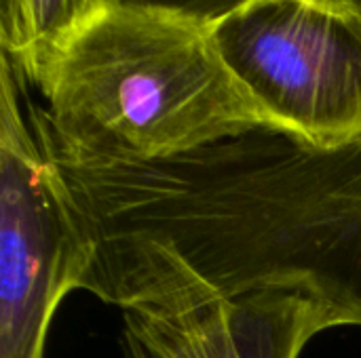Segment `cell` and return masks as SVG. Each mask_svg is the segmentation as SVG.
<instances>
[{
  "mask_svg": "<svg viewBox=\"0 0 361 358\" xmlns=\"http://www.w3.org/2000/svg\"><path fill=\"white\" fill-rule=\"evenodd\" d=\"M40 146L91 247L82 291L118 308L180 285L286 291L361 327V137L313 148L258 129L148 165Z\"/></svg>",
  "mask_w": 361,
  "mask_h": 358,
  "instance_id": "obj_1",
  "label": "cell"
},
{
  "mask_svg": "<svg viewBox=\"0 0 361 358\" xmlns=\"http://www.w3.org/2000/svg\"><path fill=\"white\" fill-rule=\"evenodd\" d=\"M25 99L36 137L63 154L127 165L267 129L226 68L212 15L150 0H108Z\"/></svg>",
  "mask_w": 361,
  "mask_h": 358,
  "instance_id": "obj_2",
  "label": "cell"
},
{
  "mask_svg": "<svg viewBox=\"0 0 361 358\" xmlns=\"http://www.w3.org/2000/svg\"><path fill=\"white\" fill-rule=\"evenodd\" d=\"M214 42L264 127L313 148L361 137V23L311 0H237Z\"/></svg>",
  "mask_w": 361,
  "mask_h": 358,
  "instance_id": "obj_3",
  "label": "cell"
},
{
  "mask_svg": "<svg viewBox=\"0 0 361 358\" xmlns=\"http://www.w3.org/2000/svg\"><path fill=\"white\" fill-rule=\"evenodd\" d=\"M0 358H44L51 321L82 287L91 247L36 139L27 80L0 55Z\"/></svg>",
  "mask_w": 361,
  "mask_h": 358,
  "instance_id": "obj_4",
  "label": "cell"
},
{
  "mask_svg": "<svg viewBox=\"0 0 361 358\" xmlns=\"http://www.w3.org/2000/svg\"><path fill=\"white\" fill-rule=\"evenodd\" d=\"M123 319L167 358H298L328 312L286 291L222 298L195 285L150 291L121 308Z\"/></svg>",
  "mask_w": 361,
  "mask_h": 358,
  "instance_id": "obj_5",
  "label": "cell"
},
{
  "mask_svg": "<svg viewBox=\"0 0 361 358\" xmlns=\"http://www.w3.org/2000/svg\"><path fill=\"white\" fill-rule=\"evenodd\" d=\"M108 0H2L0 44L34 87L61 46L95 19Z\"/></svg>",
  "mask_w": 361,
  "mask_h": 358,
  "instance_id": "obj_6",
  "label": "cell"
},
{
  "mask_svg": "<svg viewBox=\"0 0 361 358\" xmlns=\"http://www.w3.org/2000/svg\"><path fill=\"white\" fill-rule=\"evenodd\" d=\"M123 352L125 358H167L152 340H148L135 325L127 321L123 329Z\"/></svg>",
  "mask_w": 361,
  "mask_h": 358,
  "instance_id": "obj_7",
  "label": "cell"
},
{
  "mask_svg": "<svg viewBox=\"0 0 361 358\" xmlns=\"http://www.w3.org/2000/svg\"><path fill=\"white\" fill-rule=\"evenodd\" d=\"M150 2H163V4H173L182 8H190L203 15H218L220 11L228 8L237 0H150Z\"/></svg>",
  "mask_w": 361,
  "mask_h": 358,
  "instance_id": "obj_8",
  "label": "cell"
},
{
  "mask_svg": "<svg viewBox=\"0 0 361 358\" xmlns=\"http://www.w3.org/2000/svg\"><path fill=\"white\" fill-rule=\"evenodd\" d=\"M311 2H315L319 6H326V8H332L336 13L353 17V0H311Z\"/></svg>",
  "mask_w": 361,
  "mask_h": 358,
  "instance_id": "obj_9",
  "label": "cell"
},
{
  "mask_svg": "<svg viewBox=\"0 0 361 358\" xmlns=\"http://www.w3.org/2000/svg\"><path fill=\"white\" fill-rule=\"evenodd\" d=\"M353 17L361 23V0H353Z\"/></svg>",
  "mask_w": 361,
  "mask_h": 358,
  "instance_id": "obj_10",
  "label": "cell"
}]
</instances>
